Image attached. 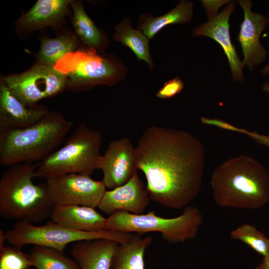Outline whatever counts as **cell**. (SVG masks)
I'll return each mask as SVG.
<instances>
[{"label": "cell", "mask_w": 269, "mask_h": 269, "mask_svg": "<svg viewBox=\"0 0 269 269\" xmlns=\"http://www.w3.org/2000/svg\"><path fill=\"white\" fill-rule=\"evenodd\" d=\"M135 150L136 169L145 176L150 199L179 209L198 196L205 159L198 137L185 130L152 126L143 131Z\"/></svg>", "instance_id": "obj_1"}, {"label": "cell", "mask_w": 269, "mask_h": 269, "mask_svg": "<svg viewBox=\"0 0 269 269\" xmlns=\"http://www.w3.org/2000/svg\"><path fill=\"white\" fill-rule=\"evenodd\" d=\"M213 198L222 207L258 209L269 201V171L257 159L241 154L213 171Z\"/></svg>", "instance_id": "obj_2"}, {"label": "cell", "mask_w": 269, "mask_h": 269, "mask_svg": "<svg viewBox=\"0 0 269 269\" xmlns=\"http://www.w3.org/2000/svg\"><path fill=\"white\" fill-rule=\"evenodd\" d=\"M39 162L9 167L0 180V213L8 220L31 223L50 217L55 204L47 182L35 184Z\"/></svg>", "instance_id": "obj_3"}, {"label": "cell", "mask_w": 269, "mask_h": 269, "mask_svg": "<svg viewBox=\"0 0 269 269\" xmlns=\"http://www.w3.org/2000/svg\"><path fill=\"white\" fill-rule=\"evenodd\" d=\"M72 127L62 115L49 112L29 127L0 130V164L10 167L40 161L55 150Z\"/></svg>", "instance_id": "obj_4"}, {"label": "cell", "mask_w": 269, "mask_h": 269, "mask_svg": "<svg viewBox=\"0 0 269 269\" xmlns=\"http://www.w3.org/2000/svg\"><path fill=\"white\" fill-rule=\"evenodd\" d=\"M101 134L81 123L60 148L39 162L36 177L48 178L69 173L89 175L99 169Z\"/></svg>", "instance_id": "obj_5"}, {"label": "cell", "mask_w": 269, "mask_h": 269, "mask_svg": "<svg viewBox=\"0 0 269 269\" xmlns=\"http://www.w3.org/2000/svg\"><path fill=\"white\" fill-rule=\"evenodd\" d=\"M203 223V215L199 210L188 205L180 215L172 218L157 216L154 210L144 214L117 211L106 218L105 227L107 230L140 235L159 232L165 241L177 244L195 238Z\"/></svg>", "instance_id": "obj_6"}, {"label": "cell", "mask_w": 269, "mask_h": 269, "mask_svg": "<svg viewBox=\"0 0 269 269\" xmlns=\"http://www.w3.org/2000/svg\"><path fill=\"white\" fill-rule=\"evenodd\" d=\"M5 235L6 241L11 245L20 248L26 245L42 246L63 253L66 246L71 243L107 239L123 244L129 240L132 233L107 230L97 232L78 231L49 221L40 226L27 222H18L12 229L5 232Z\"/></svg>", "instance_id": "obj_7"}, {"label": "cell", "mask_w": 269, "mask_h": 269, "mask_svg": "<svg viewBox=\"0 0 269 269\" xmlns=\"http://www.w3.org/2000/svg\"><path fill=\"white\" fill-rule=\"evenodd\" d=\"M3 82L24 105L31 107L58 93L68 81L54 66L38 63L24 73L5 77Z\"/></svg>", "instance_id": "obj_8"}, {"label": "cell", "mask_w": 269, "mask_h": 269, "mask_svg": "<svg viewBox=\"0 0 269 269\" xmlns=\"http://www.w3.org/2000/svg\"><path fill=\"white\" fill-rule=\"evenodd\" d=\"M54 67L68 78L72 86L111 84L119 74L117 66L90 50L69 53Z\"/></svg>", "instance_id": "obj_9"}, {"label": "cell", "mask_w": 269, "mask_h": 269, "mask_svg": "<svg viewBox=\"0 0 269 269\" xmlns=\"http://www.w3.org/2000/svg\"><path fill=\"white\" fill-rule=\"evenodd\" d=\"M46 182L55 205H77L95 208L106 191L102 181L77 173L52 177L46 179Z\"/></svg>", "instance_id": "obj_10"}, {"label": "cell", "mask_w": 269, "mask_h": 269, "mask_svg": "<svg viewBox=\"0 0 269 269\" xmlns=\"http://www.w3.org/2000/svg\"><path fill=\"white\" fill-rule=\"evenodd\" d=\"M102 180L106 188L114 189L129 181L137 172L135 150L127 137L111 141L100 161Z\"/></svg>", "instance_id": "obj_11"}, {"label": "cell", "mask_w": 269, "mask_h": 269, "mask_svg": "<svg viewBox=\"0 0 269 269\" xmlns=\"http://www.w3.org/2000/svg\"><path fill=\"white\" fill-rule=\"evenodd\" d=\"M149 200L148 192L136 172L125 184L106 190L98 207L109 215L119 211L141 214L148 205Z\"/></svg>", "instance_id": "obj_12"}, {"label": "cell", "mask_w": 269, "mask_h": 269, "mask_svg": "<svg viewBox=\"0 0 269 269\" xmlns=\"http://www.w3.org/2000/svg\"><path fill=\"white\" fill-rule=\"evenodd\" d=\"M238 2L244 10V18L237 39L244 57L242 65L252 70L263 62L267 55V51L260 43L259 38L267 26L269 19L262 14L252 12L251 1L241 0Z\"/></svg>", "instance_id": "obj_13"}, {"label": "cell", "mask_w": 269, "mask_h": 269, "mask_svg": "<svg viewBox=\"0 0 269 269\" xmlns=\"http://www.w3.org/2000/svg\"><path fill=\"white\" fill-rule=\"evenodd\" d=\"M234 8V4L229 3L218 14L195 28L192 34L194 36L210 37L218 43L228 58L233 80L242 82L244 79L243 66L231 42L229 32V17Z\"/></svg>", "instance_id": "obj_14"}, {"label": "cell", "mask_w": 269, "mask_h": 269, "mask_svg": "<svg viewBox=\"0 0 269 269\" xmlns=\"http://www.w3.org/2000/svg\"><path fill=\"white\" fill-rule=\"evenodd\" d=\"M49 112L42 107L28 108L10 91L3 82L0 86V130L24 129L40 121Z\"/></svg>", "instance_id": "obj_15"}, {"label": "cell", "mask_w": 269, "mask_h": 269, "mask_svg": "<svg viewBox=\"0 0 269 269\" xmlns=\"http://www.w3.org/2000/svg\"><path fill=\"white\" fill-rule=\"evenodd\" d=\"M50 217L52 221L75 231L97 232L106 230V218L95 208L77 205H54Z\"/></svg>", "instance_id": "obj_16"}, {"label": "cell", "mask_w": 269, "mask_h": 269, "mask_svg": "<svg viewBox=\"0 0 269 269\" xmlns=\"http://www.w3.org/2000/svg\"><path fill=\"white\" fill-rule=\"evenodd\" d=\"M119 244L107 239L79 241L71 254L81 269H111Z\"/></svg>", "instance_id": "obj_17"}, {"label": "cell", "mask_w": 269, "mask_h": 269, "mask_svg": "<svg viewBox=\"0 0 269 269\" xmlns=\"http://www.w3.org/2000/svg\"><path fill=\"white\" fill-rule=\"evenodd\" d=\"M70 3L67 0H39L20 17L18 24L29 29L51 24L63 16Z\"/></svg>", "instance_id": "obj_18"}, {"label": "cell", "mask_w": 269, "mask_h": 269, "mask_svg": "<svg viewBox=\"0 0 269 269\" xmlns=\"http://www.w3.org/2000/svg\"><path fill=\"white\" fill-rule=\"evenodd\" d=\"M152 240L151 236L132 234L128 241L119 244L111 269H144V253Z\"/></svg>", "instance_id": "obj_19"}, {"label": "cell", "mask_w": 269, "mask_h": 269, "mask_svg": "<svg viewBox=\"0 0 269 269\" xmlns=\"http://www.w3.org/2000/svg\"><path fill=\"white\" fill-rule=\"evenodd\" d=\"M193 15V3L181 0L178 5L168 13L158 17L143 15L139 23V28L149 39H151L165 26L170 24L186 23Z\"/></svg>", "instance_id": "obj_20"}, {"label": "cell", "mask_w": 269, "mask_h": 269, "mask_svg": "<svg viewBox=\"0 0 269 269\" xmlns=\"http://www.w3.org/2000/svg\"><path fill=\"white\" fill-rule=\"evenodd\" d=\"M115 29L114 39L129 47L138 60H143L151 66L152 62L147 37L140 31L133 28L129 18L124 19Z\"/></svg>", "instance_id": "obj_21"}, {"label": "cell", "mask_w": 269, "mask_h": 269, "mask_svg": "<svg viewBox=\"0 0 269 269\" xmlns=\"http://www.w3.org/2000/svg\"><path fill=\"white\" fill-rule=\"evenodd\" d=\"M29 255L32 266L36 269H81L74 260L51 248L34 246Z\"/></svg>", "instance_id": "obj_22"}, {"label": "cell", "mask_w": 269, "mask_h": 269, "mask_svg": "<svg viewBox=\"0 0 269 269\" xmlns=\"http://www.w3.org/2000/svg\"><path fill=\"white\" fill-rule=\"evenodd\" d=\"M76 45L75 39L67 35L44 38L38 54V63L54 66L66 55L73 52Z\"/></svg>", "instance_id": "obj_23"}, {"label": "cell", "mask_w": 269, "mask_h": 269, "mask_svg": "<svg viewBox=\"0 0 269 269\" xmlns=\"http://www.w3.org/2000/svg\"><path fill=\"white\" fill-rule=\"evenodd\" d=\"M71 3L74 11L73 23L77 34L84 43L91 47H98L101 42L99 30L80 3L72 2Z\"/></svg>", "instance_id": "obj_24"}, {"label": "cell", "mask_w": 269, "mask_h": 269, "mask_svg": "<svg viewBox=\"0 0 269 269\" xmlns=\"http://www.w3.org/2000/svg\"><path fill=\"white\" fill-rule=\"evenodd\" d=\"M230 237L242 242L263 257L269 250V238L252 224H243L232 230Z\"/></svg>", "instance_id": "obj_25"}, {"label": "cell", "mask_w": 269, "mask_h": 269, "mask_svg": "<svg viewBox=\"0 0 269 269\" xmlns=\"http://www.w3.org/2000/svg\"><path fill=\"white\" fill-rule=\"evenodd\" d=\"M32 267L29 254L12 245L0 249V269H28Z\"/></svg>", "instance_id": "obj_26"}, {"label": "cell", "mask_w": 269, "mask_h": 269, "mask_svg": "<svg viewBox=\"0 0 269 269\" xmlns=\"http://www.w3.org/2000/svg\"><path fill=\"white\" fill-rule=\"evenodd\" d=\"M184 88L183 81L178 77L166 82L157 92L156 96L160 99H169L182 91Z\"/></svg>", "instance_id": "obj_27"}, {"label": "cell", "mask_w": 269, "mask_h": 269, "mask_svg": "<svg viewBox=\"0 0 269 269\" xmlns=\"http://www.w3.org/2000/svg\"><path fill=\"white\" fill-rule=\"evenodd\" d=\"M201 122L204 125L212 126L225 130L238 133H240L241 129L234 126L228 122L216 118L202 117L201 118Z\"/></svg>", "instance_id": "obj_28"}, {"label": "cell", "mask_w": 269, "mask_h": 269, "mask_svg": "<svg viewBox=\"0 0 269 269\" xmlns=\"http://www.w3.org/2000/svg\"><path fill=\"white\" fill-rule=\"evenodd\" d=\"M240 134L248 136L257 143L266 147L269 150V135L259 134L242 129Z\"/></svg>", "instance_id": "obj_29"}, {"label": "cell", "mask_w": 269, "mask_h": 269, "mask_svg": "<svg viewBox=\"0 0 269 269\" xmlns=\"http://www.w3.org/2000/svg\"><path fill=\"white\" fill-rule=\"evenodd\" d=\"M255 269H269V250L267 254L263 257L262 261Z\"/></svg>", "instance_id": "obj_30"}, {"label": "cell", "mask_w": 269, "mask_h": 269, "mask_svg": "<svg viewBox=\"0 0 269 269\" xmlns=\"http://www.w3.org/2000/svg\"><path fill=\"white\" fill-rule=\"evenodd\" d=\"M6 241L5 232L3 230L0 231V249L4 247V243Z\"/></svg>", "instance_id": "obj_31"}]
</instances>
